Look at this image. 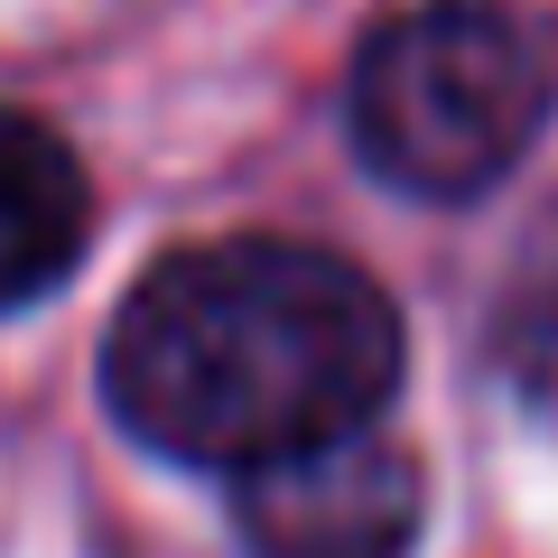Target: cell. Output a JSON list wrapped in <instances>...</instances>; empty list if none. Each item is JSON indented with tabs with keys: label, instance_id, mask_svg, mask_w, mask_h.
Here are the masks:
<instances>
[{
	"label": "cell",
	"instance_id": "6da1fadb",
	"mask_svg": "<svg viewBox=\"0 0 558 558\" xmlns=\"http://www.w3.org/2000/svg\"><path fill=\"white\" fill-rule=\"evenodd\" d=\"M400 307L326 242H196L121 299L102 336V400L140 447L252 475L299 447L373 428L400 391Z\"/></svg>",
	"mask_w": 558,
	"mask_h": 558
},
{
	"label": "cell",
	"instance_id": "7a4b0ae2",
	"mask_svg": "<svg viewBox=\"0 0 558 558\" xmlns=\"http://www.w3.org/2000/svg\"><path fill=\"white\" fill-rule=\"evenodd\" d=\"M549 121V47L502 0H410L344 84V131L400 196L465 205L521 168Z\"/></svg>",
	"mask_w": 558,
	"mask_h": 558
},
{
	"label": "cell",
	"instance_id": "3957f363",
	"mask_svg": "<svg viewBox=\"0 0 558 558\" xmlns=\"http://www.w3.org/2000/svg\"><path fill=\"white\" fill-rule=\"evenodd\" d=\"M252 558H410L418 539V465L381 428L299 447L279 465H252L233 494Z\"/></svg>",
	"mask_w": 558,
	"mask_h": 558
},
{
	"label": "cell",
	"instance_id": "277c9868",
	"mask_svg": "<svg viewBox=\"0 0 558 558\" xmlns=\"http://www.w3.org/2000/svg\"><path fill=\"white\" fill-rule=\"evenodd\" d=\"M84 242H94L84 159L47 131L38 112L0 102V317L57 299L65 279H75Z\"/></svg>",
	"mask_w": 558,
	"mask_h": 558
}]
</instances>
